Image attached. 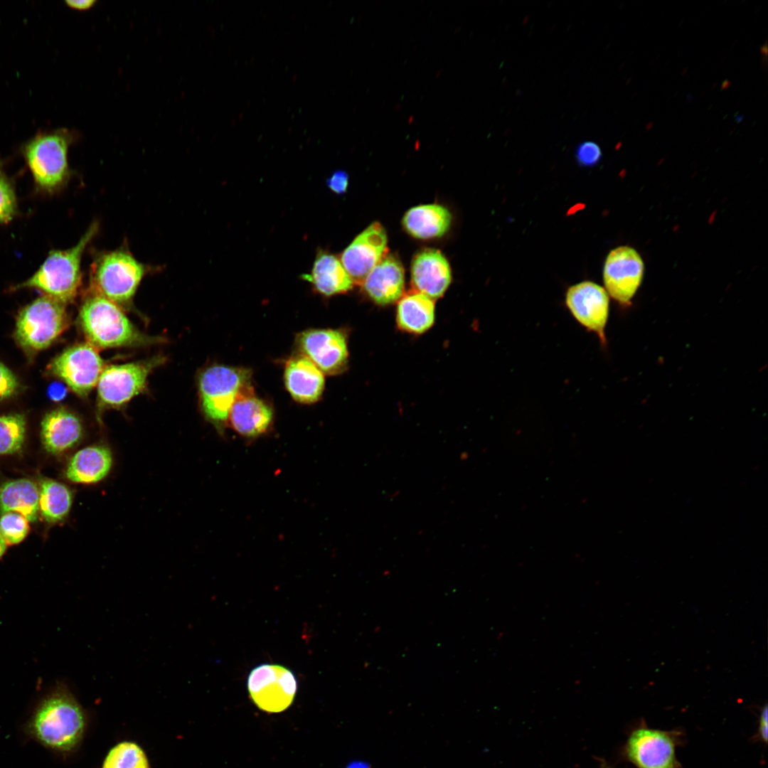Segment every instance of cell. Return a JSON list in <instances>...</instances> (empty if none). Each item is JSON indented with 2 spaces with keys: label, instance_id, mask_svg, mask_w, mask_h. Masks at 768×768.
<instances>
[{
  "label": "cell",
  "instance_id": "33",
  "mask_svg": "<svg viewBox=\"0 0 768 768\" xmlns=\"http://www.w3.org/2000/svg\"><path fill=\"white\" fill-rule=\"evenodd\" d=\"M326 183L333 192L338 194L343 193L348 184V174L343 171H336L327 179Z\"/></svg>",
  "mask_w": 768,
  "mask_h": 768
},
{
  "label": "cell",
  "instance_id": "34",
  "mask_svg": "<svg viewBox=\"0 0 768 768\" xmlns=\"http://www.w3.org/2000/svg\"><path fill=\"white\" fill-rule=\"evenodd\" d=\"M767 704L761 708L759 720H758V729H757V739L767 744Z\"/></svg>",
  "mask_w": 768,
  "mask_h": 768
},
{
  "label": "cell",
  "instance_id": "22",
  "mask_svg": "<svg viewBox=\"0 0 768 768\" xmlns=\"http://www.w3.org/2000/svg\"><path fill=\"white\" fill-rule=\"evenodd\" d=\"M112 466L111 451L104 445H92L82 448L72 457L65 476L74 483L95 484L107 476Z\"/></svg>",
  "mask_w": 768,
  "mask_h": 768
},
{
  "label": "cell",
  "instance_id": "2",
  "mask_svg": "<svg viewBox=\"0 0 768 768\" xmlns=\"http://www.w3.org/2000/svg\"><path fill=\"white\" fill-rule=\"evenodd\" d=\"M76 137L73 130L59 128L38 132L22 144L21 152L39 191L53 194L66 185L70 176L68 150Z\"/></svg>",
  "mask_w": 768,
  "mask_h": 768
},
{
  "label": "cell",
  "instance_id": "31",
  "mask_svg": "<svg viewBox=\"0 0 768 768\" xmlns=\"http://www.w3.org/2000/svg\"><path fill=\"white\" fill-rule=\"evenodd\" d=\"M602 157L599 146L593 142H585L580 144L576 150V158L580 164L592 166Z\"/></svg>",
  "mask_w": 768,
  "mask_h": 768
},
{
  "label": "cell",
  "instance_id": "16",
  "mask_svg": "<svg viewBox=\"0 0 768 768\" xmlns=\"http://www.w3.org/2000/svg\"><path fill=\"white\" fill-rule=\"evenodd\" d=\"M451 270L447 259L439 251L427 249L415 257L411 279L415 289L431 299L442 297L451 282Z\"/></svg>",
  "mask_w": 768,
  "mask_h": 768
},
{
  "label": "cell",
  "instance_id": "6",
  "mask_svg": "<svg viewBox=\"0 0 768 768\" xmlns=\"http://www.w3.org/2000/svg\"><path fill=\"white\" fill-rule=\"evenodd\" d=\"M251 372L240 367L213 365L198 379L201 409L206 418L223 432L230 409L240 395L251 389Z\"/></svg>",
  "mask_w": 768,
  "mask_h": 768
},
{
  "label": "cell",
  "instance_id": "17",
  "mask_svg": "<svg viewBox=\"0 0 768 768\" xmlns=\"http://www.w3.org/2000/svg\"><path fill=\"white\" fill-rule=\"evenodd\" d=\"M272 420V407L255 396L252 388L239 395L228 416L233 429L246 438H255L266 432Z\"/></svg>",
  "mask_w": 768,
  "mask_h": 768
},
{
  "label": "cell",
  "instance_id": "36",
  "mask_svg": "<svg viewBox=\"0 0 768 768\" xmlns=\"http://www.w3.org/2000/svg\"><path fill=\"white\" fill-rule=\"evenodd\" d=\"M68 6L80 11L87 10L96 3L95 0H67L65 1Z\"/></svg>",
  "mask_w": 768,
  "mask_h": 768
},
{
  "label": "cell",
  "instance_id": "35",
  "mask_svg": "<svg viewBox=\"0 0 768 768\" xmlns=\"http://www.w3.org/2000/svg\"><path fill=\"white\" fill-rule=\"evenodd\" d=\"M47 394L50 399L58 402L65 397L67 389L62 383L54 382L48 386Z\"/></svg>",
  "mask_w": 768,
  "mask_h": 768
},
{
  "label": "cell",
  "instance_id": "38",
  "mask_svg": "<svg viewBox=\"0 0 768 768\" xmlns=\"http://www.w3.org/2000/svg\"><path fill=\"white\" fill-rule=\"evenodd\" d=\"M7 548V544L0 535V558L4 555Z\"/></svg>",
  "mask_w": 768,
  "mask_h": 768
},
{
  "label": "cell",
  "instance_id": "32",
  "mask_svg": "<svg viewBox=\"0 0 768 768\" xmlns=\"http://www.w3.org/2000/svg\"><path fill=\"white\" fill-rule=\"evenodd\" d=\"M18 387L14 373L0 362V401L12 396Z\"/></svg>",
  "mask_w": 768,
  "mask_h": 768
},
{
  "label": "cell",
  "instance_id": "11",
  "mask_svg": "<svg viewBox=\"0 0 768 768\" xmlns=\"http://www.w3.org/2000/svg\"><path fill=\"white\" fill-rule=\"evenodd\" d=\"M103 360L90 343L68 348L50 364L49 370L79 395L85 396L97 384Z\"/></svg>",
  "mask_w": 768,
  "mask_h": 768
},
{
  "label": "cell",
  "instance_id": "10",
  "mask_svg": "<svg viewBox=\"0 0 768 768\" xmlns=\"http://www.w3.org/2000/svg\"><path fill=\"white\" fill-rule=\"evenodd\" d=\"M247 687L258 708L269 713H279L292 703L297 681L293 673L283 666L262 664L251 671Z\"/></svg>",
  "mask_w": 768,
  "mask_h": 768
},
{
  "label": "cell",
  "instance_id": "19",
  "mask_svg": "<svg viewBox=\"0 0 768 768\" xmlns=\"http://www.w3.org/2000/svg\"><path fill=\"white\" fill-rule=\"evenodd\" d=\"M367 295L380 305L391 304L402 294L404 270L400 262L392 255H385L368 273L363 283Z\"/></svg>",
  "mask_w": 768,
  "mask_h": 768
},
{
  "label": "cell",
  "instance_id": "29",
  "mask_svg": "<svg viewBox=\"0 0 768 768\" xmlns=\"http://www.w3.org/2000/svg\"><path fill=\"white\" fill-rule=\"evenodd\" d=\"M28 520L16 512H6L0 517V535L7 545L21 543L29 532Z\"/></svg>",
  "mask_w": 768,
  "mask_h": 768
},
{
  "label": "cell",
  "instance_id": "1",
  "mask_svg": "<svg viewBox=\"0 0 768 768\" xmlns=\"http://www.w3.org/2000/svg\"><path fill=\"white\" fill-rule=\"evenodd\" d=\"M86 725L82 706L68 688L58 685L36 705L23 731L46 748L68 754L80 745Z\"/></svg>",
  "mask_w": 768,
  "mask_h": 768
},
{
  "label": "cell",
  "instance_id": "5",
  "mask_svg": "<svg viewBox=\"0 0 768 768\" xmlns=\"http://www.w3.org/2000/svg\"><path fill=\"white\" fill-rule=\"evenodd\" d=\"M90 270L92 291L118 305L132 300L147 272V267L125 248L100 252Z\"/></svg>",
  "mask_w": 768,
  "mask_h": 768
},
{
  "label": "cell",
  "instance_id": "15",
  "mask_svg": "<svg viewBox=\"0 0 768 768\" xmlns=\"http://www.w3.org/2000/svg\"><path fill=\"white\" fill-rule=\"evenodd\" d=\"M387 236L379 223L361 233L343 250L341 262L353 282L361 284L385 251Z\"/></svg>",
  "mask_w": 768,
  "mask_h": 768
},
{
  "label": "cell",
  "instance_id": "13",
  "mask_svg": "<svg viewBox=\"0 0 768 768\" xmlns=\"http://www.w3.org/2000/svg\"><path fill=\"white\" fill-rule=\"evenodd\" d=\"M301 354L309 358L323 373L335 375L342 372L348 363V347L345 335L335 329H309L297 337Z\"/></svg>",
  "mask_w": 768,
  "mask_h": 768
},
{
  "label": "cell",
  "instance_id": "30",
  "mask_svg": "<svg viewBox=\"0 0 768 768\" xmlns=\"http://www.w3.org/2000/svg\"><path fill=\"white\" fill-rule=\"evenodd\" d=\"M18 204L14 187L0 168V224L11 222L16 215Z\"/></svg>",
  "mask_w": 768,
  "mask_h": 768
},
{
  "label": "cell",
  "instance_id": "18",
  "mask_svg": "<svg viewBox=\"0 0 768 768\" xmlns=\"http://www.w3.org/2000/svg\"><path fill=\"white\" fill-rule=\"evenodd\" d=\"M284 383L294 400L300 403L311 404L321 397L325 380L322 371L300 354L290 358L286 363Z\"/></svg>",
  "mask_w": 768,
  "mask_h": 768
},
{
  "label": "cell",
  "instance_id": "25",
  "mask_svg": "<svg viewBox=\"0 0 768 768\" xmlns=\"http://www.w3.org/2000/svg\"><path fill=\"white\" fill-rule=\"evenodd\" d=\"M434 321V303L429 297L418 292L405 295L397 308V322L402 330L422 334Z\"/></svg>",
  "mask_w": 768,
  "mask_h": 768
},
{
  "label": "cell",
  "instance_id": "37",
  "mask_svg": "<svg viewBox=\"0 0 768 768\" xmlns=\"http://www.w3.org/2000/svg\"><path fill=\"white\" fill-rule=\"evenodd\" d=\"M347 768H370L368 763L363 762H355L350 764Z\"/></svg>",
  "mask_w": 768,
  "mask_h": 768
},
{
  "label": "cell",
  "instance_id": "27",
  "mask_svg": "<svg viewBox=\"0 0 768 768\" xmlns=\"http://www.w3.org/2000/svg\"><path fill=\"white\" fill-rule=\"evenodd\" d=\"M102 768H149L144 750L133 742H122L113 747L104 760Z\"/></svg>",
  "mask_w": 768,
  "mask_h": 768
},
{
  "label": "cell",
  "instance_id": "26",
  "mask_svg": "<svg viewBox=\"0 0 768 768\" xmlns=\"http://www.w3.org/2000/svg\"><path fill=\"white\" fill-rule=\"evenodd\" d=\"M39 511L48 523H55L66 518L73 503V494L63 484L43 479L39 485Z\"/></svg>",
  "mask_w": 768,
  "mask_h": 768
},
{
  "label": "cell",
  "instance_id": "23",
  "mask_svg": "<svg viewBox=\"0 0 768 768\" xmlns=\"http://www.w3.org/2000/svg\"><path fill=\"white\" fill-rule=\"evenodd\" d=\"M452 220L450 212L444 207L430 204L410 209L403 218L407 232L416 238L430 239L442 236Z\"/></svg>",
  "mask_w": 768,
  "mask_h": 768
},
{
  "label": "cell",
  "instance_id": "28",
  "mask_svg": "<svg viewBox=\"0 0 768 768\" xmlns=\"http://www.w3.org/2000/svg\"><path fill=\"white\" fill-rule=\"evenodd\" d=\"M26 434V420L23 415L0 416V455L13 454L21 450Z\"/></svg>",
  "mask_w": 768,
  "mask_h": 768
},
{
  "label": "cell",
  "instance_id": "7",
  "mask_svg": "<svg viewBox=\"0 0 768 768\" xmlns=\"http://www.w3.org/2000/svg\"><path fill=\"white\" fill-rule=\"evenodd\" d=\"M64 304L44 295L25 306L16 320L15 335L18 343L31 350L49 346L68 325Z\"/></svg>",
  "mask_w": 768,
  "mask_h": 768
},
{
  "label": "cell",
  "instance_id": "20",
  "mask_svg": "<svg viewBox=\"0 0 768 768\" xmlns=\"http://www.w3.org/2000/svg\"><path fill=\"white\" fill-rule=\"evenodd\" d=\"M82 433L80 419L64 408L50 412L41 422L43 444L53 454H60L74 447L81 439Z\"/></svg>",
  "mask_w": 768,
  "mask_h": 768
},
{
  "label": "cell",
  "instance_id": "39",
  "mask_svg": "<svg viewBox=\"0 0 768 768\" xmlns=\"http://www.w3.org/2000/svg\"><path fill=\"white\" fill-rule=\"evenodd\" d=\"M602 768H608V767H606V766H604V765H603V767H602Z\"/></svg>",
  "mask_w": 768,
  "mask_h": 768
},
{
  "label": "cell",
  "instance_id": "12",
  "mask_svg": "<svg viewBox=\"0 0 768 768\" xmlns=\"http://www.w3.org/2000/svg\"><path fill=\"white\" fill-rule=\"evenodd\" d=\"M643 275V260L634 248L618 247L607 255L604 265V283L609 294L621 305H631Z\"/></svg>",
  "mask_w": 768,
  "mask_h": 768
},
{
  "label": "cell",
  "instance_id": "21",
  "mask_svg": "<svg viewBox=\"0 0 768 768\" xmlns=\"http://www.w3.org/2000/svg\"><path fill=\"white\" fill-rule=\"evenodd\" d=\"M302 278L313 286L319 294L331 297L350 290L353 281L341 261L334 255L319 249L312 268Z\"/></svg>",
  "mask_w": 768,
  "mask_h": 768
},
{
  "label": "cell",
  "instance_id": "4",
  "mask_svg": "<svg viewBox=\"0 0 768 768\" xmlns=\"http://www.w3.org/2000/svg\"><path fill=\"white\" fill-rule=\"evenodd\" d=\"M81 327L96 348H115L149 343L125 316L118 304L91 291L80 311Z\"/></svg>",
  "mask_w": 768,
  "mask_h": 768
},
{
  "label": "cell",
  "instance_id": "24",
  "mask_svg": "<svg viewBox=\"0 0 768 768\" xmlns=\"http://www.w3.org/2000/svg\"><path fill=\"white\" fill-rule=\"evenodd\" d=\"M39 511V488L28 479L4 482L0 486V515L16 512L36 521Z\"/></svg>",
  "mask_w": 768,
  "mask_h": 768
},
{
  "label": "cell",
  "instance_id": "14",
  "mask_svg": "<svg viewBox=\"0 0 768 768\" xmlns=\"http://www.w3.org/2000/svg\"><path fill=\"white\" fill-rule=\"evenodd\" d=\"M565 304L575 319L587 330L595 333L602 346L607 343L605 326L609 316V297L606 290L590 281L570 287Z\"/></svg>",
  "mask_w": 768,
  "mask_h": 768
},
{
  "label": "cell",
  "instance_id": "3",
  "mask_svg": "<svg viewBox=\"0 0 768 768\" xmlns=\"http://www.w3.org/2000/svg\"><path fill=\"white\" fill-rule=\"evenodd\" d=\"M98 230L95 221L74 246L50 251L35 273L14 289L34 288L63 303L73 300L81 284L82 255Z\"/></svg>",
  "mask_w": 768,
  "mask_h": 768
},
{
  "label": "cell",
  "instance_id": "8",
  "mask_svg": "<svg viewBox=\"0 0 768 768\" xmlns=\"http://www.w3.org/2000/svg\"><path fill=\"white\" fill-rule=\"evenodd\" d=\"M682 740L678 730L654 729L642 721L630 732L622 754L636 768H682L676 754Z\"/></svg>",
  "mask_w": 768,
  "mask_h": 768
},
{
  "label": "cell",
  "instance_id": "9",
  "mask_svg": "<svg viewBox=\"0 0 768 768\" xmlns=\"http://www.w3.org/2000/svg\"><path fill=\"white\" fill-rule=\"evenodd\" d=\"M161 358L104 368L97 382L100 408L119 407L141 393Z\"/></svg>",
  "mask_w": 768,
  "mask_h": 768
}]
</instances>
